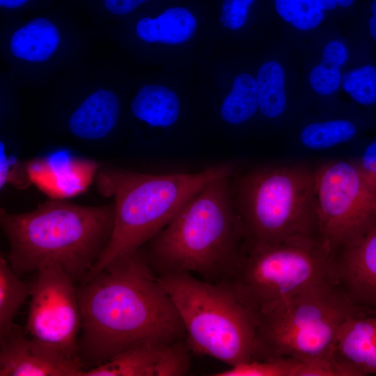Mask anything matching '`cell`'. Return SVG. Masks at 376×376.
Instances as JSON below:
<instances>
[{"instance_id": "cell-1", "label": "cell", "mask_w": 376, "mask_h": 376, "mask_svg": "<svg viewBox=\"0 0 376 376\" xmlns=\"http://www.w3.org/2000/svg\"><path fill=\"white\" fill-rule=\"evenodd\" d=\"M81 311L79 349L102 363L148 341L186 338L169 295L141 249L116 258L77 288Z\"/></svg>"}, {"instance_id": "cell-2", "label": "cell", "mask_w": 376, "mask_h": 376, "mask_svg": "<svg viewBox=\"0 0 376 376\" xmlns=\"http://www.w3.org/2000/svg\"><path fill=\"white\" fill-rule=\"evenodd\" d=\"M232 176L207 183L141 248L157 276L187 272L212 283L234 276L243 257L246 233L231 196Z\"/></svg>"}, {"instance_id": "cell-3", "label": "cell", "mask_w": 376, "mask_h": 376, "mask_svg": "<svg viewBox=\"0 0 376 376\" xmlns=\"http://www.w3.org/2000/svg\"><path fill=\"white\" fill-rule=\"evenodd\" d=\"M115 205L85 206L52 199L19 214L0 208V225L8 242V260L19 275L56 265L81 281L107 246Z\"/></svg>"}, {"instance_id": "cell-4", "label": "cell", "mask_w": 376, "mask_h": 376, "mask_svg": "<svg viewBox=\"0 0 376 376\" xmlns=\"http://www.w3.org/2000/svg\"><path fill=\"white\" fill-rule=\"evenodd\" d=\"M235 173V165L229 162L194 173L150 174L116 168L102 170L97 186L103 195L114 198V226L107 246L86 276L116 258L140 249L207 183Z\"/></svg>"}, {"instance_id": "cell-5", "label": "cell", "mask_w": 376, "mask_h": 376, "mask_svg": "<svg viewBox=\"0 0 376 376\" xmlns=\"http://www.w3.org/2000/svg\"><path fill=\"white\" fill-rule=\"evenodd\" d=\"M157 277L180 317L190 352L230 367L259 359L258 316L226 281L208 282L187 272Z\"/></svg>"}, {"instance_id": "cell-6", "label": "cell", "mask_w": 376, "mask_h": 376, "mask_svg": "<svg viewBox=\"0 0 376 376\" xmlns=\"http://www.w3.org/2000/svg\"><path fill=\"white\" fill-rule=\"evenodd\" d=\"M230 191L244 226L246 244L318 237L315 170L278 164L235 173Z\"/></svg>"}, {"instance_id": "cell-7", "label": "cell", "mask_w": 376, "mask_h": 376, "mask_svg": "<svg viewBox=\"0 0 376 376\" xmlns=\"http://www.w3.org/2000/svg\"><path fill=\"white\" fill-rule=\"evenodd\" d=\"M335 256L313 237H295L268 244H245L240 265L226 282L258 316L284 300L338 283Z\"/></svg>"}, {"instance_id": "cell-8", "label": "cell", "mask_w": 376, "mask_h": 376, "mask_svg": "<svg viewBox=\"0 0 376 376\" xmlns=\"http://www.w3.org/2000/svg\"><path fill=\"white\" fill-rule=\"evenodd\" d=\"M373 313L355 303L338 283L284 300L258 315L259 359L327 357L350 317Z\"/></svg>"}, {"instance_id": "cell-9", "label": "cell", "mask_w": 376, "mask_h": 376, "mask_svg": "<svg viewBox=\"0 0 376 376\" xmlns=\"http://www.w3.org/2000/svg\"><path fill=\"white\" fill-rule=\"evenodd\" d=\"M318 235L334 253L376 223V181L355 161L332 160L315 169Z\"/></svg>"}, {"instance_id": "cell-10", "label": "cell", "mask_w": 376, "mask_h": 376, "mask_svg": "<svg viewBox=\"0 0 376 376\" xmlns=\"http://www.w3.org/2000/svg\"><path fill=\"white\" fill-rule=\"evenodd\" d=\"M74 280L58 266L36 272L29 284L26 329L32 338L79 358L81 311Z\"/></svg>"}, {"instance_id": "cell-11", "label": "cell", "mask_w": 376, "mask_h": 376, "mask_svg": "<svg viewBox=\"0 0 376 376\" xmlns=\"http://www.w3.org/2000/svg\"><path fill=\"white\" fill-rule=\"evenodd\" d=\"M186 338L148 341L132 346L81 376H183L190 368Z\"/></svg>"}, {"instance_id": "cell-12", "label": "cell", "mask_w": 376, "mask_h": 376, "mask_svg": "<svg viewBox=\"0 0 376 376\" xmlns=\"http://www.w3.org/2000/svg\"><path fill=\"white\" fill-rule=\"evenodd\" d=\"M0 376H81L79 358L34 338L15 327L0 340Z\"/></svg>"}, {"instance_id": "cell-13", "label": "cell", "mask_w": 376, "mask_h": 376, "mask_svg": "<svg viewBox=\"0 0 376 376\" xmlns=\"http://www.w3.org/2000/svg\"><path fill=\"white\" fill-rule=\"evenodd\" d=\"M338 283L357 304L376 312V223L335 256Z\"/></svg>"}, {"instance_id": "cell-14", "label": "cell", "mask_w": 376, "mask_h": 376, "mask_svg": "<svg viewBox=\"0 0 376 376\" xmlns=\"http://www.w3.org/2000/svg\"><path fill=\"white\" fill-rule=\"evenodd\" d=\"M335 353L353 376L376 374V312L350 317L340 328Z\"/></svg>"}, {"instance_id": "cell-15", "label": "cell", "mask_w": 376, "mask_h": 376, "mask_svg": "<svg viewBox=\"0 0 376 376\" xmlns=\"http://www.w3.org/2000/svg\"><path fill=\"white\" fill-rule=\"evenodd\" d=\"M119 109L116 95L100 89L88 97L71 116L70 130L81 139H102L115 127Z\"/></svg>"}, {"instance_id": "cell-16", "label": "cell", "mask_w": 376, "mask_h": 376, "mask_svg": "<svg viewBox=\"0 0 376 376\" xmlns=\"http://www.w3.org/2000/svg\"><path fill=\"white\" fill-rule=\"evenodd\" d=\"M196 26V19L188 10L175 7L166 10L156 18H142L136 29L139 37L146 42L177 45L189 40Z\"/></svg>"}, {"instance_id": "cell-17", "label": "cell", "mask_w": 376, "mask_h": 376, "mask_svg": "<svg viewBox=\"0 0 376 376\" xmlns=\"http://www.w3.org/2000/svg\"><path fill=\"white\" fill-rule=\"evenodd\" d=\"M59 40L58 31L50 21L37 18L13 34L10 49L17 58L32 62H42L54 52Z\"/></svg>"}, {"instance_id": "cell-18", "label": "cell", "mask_w": 376, "mask_h": 376, "mask_svg": "<svg viewBox=\"0 0 376 376\" xmlns=\"http://www.w3.org/2000/svg\"><path fill=\"white\" fill-rule=\"evenodd\" d=\"M131 108L139 120L154 127H168L175 123L180 108L178 95L168 88L150 84L142 87Z\"/></svg>"}, {"instance_id": "cell-19", "label": "cell", "mask_w": 376, "mask_h": 376, "mask_svg": "<svg viewBox=\"0 0 376 376\" xmlns=\"http://www.w3.org/2000/svg\"><path fill=\"white\" fill-rule=\"evenodd\" d=\"M8 259L0 256V340L15 327L14 318L19 308L30 296V287L19 278Z\"/></svg>"}, {"instance_id": "cell-20", "label": "cell", "mask_w": 376, "mask_h": 376, "mask_svg": "<svg viewBox=\"0 0 376 376\" xmlns=\"http://www.w3.org/2000/svg\"><path fill=\"white\" fill-rule=\"evenodd\" d=\"M258 106L260 112L268 118L281 116L286 107L285 74L276 61L264 63L256 79Z\"/></svg>"}, {"instance_id": "cell-21", "label": "cell", "mask_w": 376, "mask_h": 376, "mask_svg": "<svg viewBox=\"0 0 376 376\" xmlns=\"http://www.w3.org/2000/svg\"><path fill=\"white\" fill-rule=\"evenodd\" d=\"M258 109L256 81L250 74L238 75L221 107V118L230 124L237 125L250 119Z\"/></svg>"}, {"instance_id": "cell-22", "label": "cell", "mask_w": 376, "mask_h": 376, "mask_svg": "<svg viewBox=\"0 0 376 376\" xmlns=\"http://www.w3.org/2000/svg\"><path fill=\"white\" fill-rule=\"evenodd\" d=\"M347 58V48L341 41L334 40L327 43L320 63L310 72L309 83L312 89L322 96L334 93L341 81L340 67Z\"/></svg>"}, {"instance_id": "cell-23", "label": "cell", "mask_w": 376, "mask_h": 376, "mask_svg": "<svg viewBox=\"0 0 376 376\" xmlns=\"http://www.w3.org/2000/svg\"><path fill=\"white\" fill-rule=\"evenodd\" d=\"M357 134L358 128L354 123L336 119L307 125L301 131L299 139L308 149L322 150L350 141Z\"/></svg>"}, {"instance_id": "cell-24", "label": "cell", "mask_w": 376, "mask_h": 376, "mask_svg": "<svg viewBox=\"0 0 376 376\" xmlns=\"http://www.w3.org/2000/svg\"><path fill=\"white\" fill-rule=\"evenodd\" d=\"M303 361L292 357L253 359L214 373V376H300Z\"/></svg>"}, {"instance_id": "cell-25", "label": "cell", "mask_w": 376, "mask_h": 376, "mask_svg": "<svg viewBox=\"0 0 376 376\" xmlns=\"http://www.w3.org/2000/svg\"><path fill=\"white\" fill-rule=\"evenodd\" d=\"M274 3L278 14L299 30L315 29L324 19L316 0H274Z\"/></svg>"}, {"instance_id": "cell-26", "label": "cell", "mask_w": 376, "mask_h": 376, "mask_svg": "<svg viewBox=\"0 0 376 376\" xmlns=\"http://www.w3.org/2000/svg\"><path fill=\"white\" fill-rule=\"evenodd\" d=\"M343 87L350 97L364 107L376 104V67L365 64L347 73Z\"/></svg>"}, {"instance_id": "cell-27", "label": "cell", "mask_w": 376, "mask_h": 376, "mask_svg": "<svg viewBox=\"0 0 376 376\" xmlns=\"http://www.w3.org/2000/svg\"><path fill=\"white\" fill-rule=\"evenodd\" d=\"M254 0H224L220 22L224 27L236 30L242 27L247 18L249 6Z\"/></svg>"}, {"instance_id": "cell-28", "label": "cell", "mask_w": 376, "mask_h": 376, "mask_svg": "<svg viewBox=\"0 0 376 376\" xmlns=\"http://www.w3.org/2000/svg\"><path fill=\"white\" fill-rule=\"evenodd\" d=\"M355 162L368 177L376 181V139L365 147Z\"/></svg>"}, {"instance_id": "cell-29", "label": "cell", "mask_w": 376, "mask_h": 376, "mask_svg": "<svg viewBox=\"0 0 376 376\" xmlns=\"http://www.w3.org/2000/svg\"><path fill=\"white\" fill-rule=\"evenodd\" d=\"M146 0H104L106 8L116 15H125L134 10Z\"/></svg>"}, {"instance_id": "cell-30", "label": "cell", "mask_w": 376, "mask_h": 376, "mask_svg": "<svg viewBox=\"0 0 376 376\" xmlns=\"http://www.w3.org/2000/svg\"><path fill=\"white\" fill-rule=\"evenodd\" d=\"M10 162L6 155L3 144L1 143L0 149V188L1 189L10 180Z\"/></svg>"}, {"instance_id": "cell-31", "label": "cell", "mask_w": 376, "mask_h": 376, "mask_svg": "<svg viewBox=\"0 0 376 376\" xmlns=\"http://www.w3.org/2000/svg\"><path fill=\"white\" fill-rule=\"evenodd\" d=\"M370 16L368 20V29L371 39L376 42V0L370 5Z\"/></svg>"}, {"instance_id": "cell-32", "label": "cell", "mask_w": 376, "mask_h": 376, "mask_svg": "<svg viewBox=\"0 0 376 376\" xmlns=\"http://www.w3.org/2000/svg\"><path fill=\"white\" fill-rule=\"evenodd\" d=\"M27 0H0V6L6 8H16L24 5Z\"/></svg>"}, {"instance_id": "cell-33", "label": "cell", "mask_w": 376, "mask_h": 376, "mask_svg": "<svg viewBox=\"0 0 376 376\" xmlns=\"http://www.w3.org/2000/svg\"><path fill=\"white\" fill-rule=\"evenodd\" d=\"M316 2L322 10H333L337 6L336 0H316Z\"/></svg>"}, {"instance_id": "cell-34", "label": "cell", "mask_w": 376, "mask_h": 376, "mask_svg": "<svg viewBox=\"0 0 376 376\" xmlns=\"http://www.w3.org/2000/svg\"><path fill=\"white\" fill-rule=\"evenodd\" d=\"M354 0H336L337 4L343 8H346L352 4Z\"/></svg>"}]
</instances>
